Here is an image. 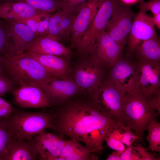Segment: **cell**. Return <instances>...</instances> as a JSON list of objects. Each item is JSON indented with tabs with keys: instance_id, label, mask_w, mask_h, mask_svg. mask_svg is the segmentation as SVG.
Returning a JSON list of instances; mask_svg holds the SVG:
<instances>
[{
	"instance_id": "cell-39",
	"label": "cell",
	"mask_w": 160,
	"mask_h": 160,
	"mask_svg": "<svg viewBox=\"0 0 160 160\" xmlns=\"http://www.w3.org/2000/svg\"><path fill=\"white\" fill-rule=\"evenodd\" d=\"M0 76H5L3 68L0 64Z\"/></svg>"
},
{
	"instance_id": "cell-26",
	"label": "cell",
	"mask_w": 160,
	"mask_h": 160,
	"mask_svg": "<svg viewBox=\"0 0 160 160\" xmlns=\"http://www.w3.org/2000/svg\"><path fill=\"white\" fill-rule=\"evenodd\" d=\"M22 1L41 12L52 13L61 9L62 0H1L0 3Z\"/></svg>"
},
{
	"instance_id": "cell-7",
	"label": "cell",
	"mask_w": 160,
	"mask_h": 160,
	"mask_svg": "<svg viewBox=\"0 0 160 160\" xmlns=\"http://www.w3.org/2000/svg\"><path fill=\"white\" fill-rule=\"evenodd\" d=\"M123 96L108 77L89 97L102 113L118 120L122 108Z\"/></svg>"
},
{
	"instance_id": "cell-21",
	"label": "cell",
	"mask_w": 160,
	"mask_h": 160,
	"mask_svg": "<svg viewBox=\"0 0 160 160\" xmlns=\"http://www.w3.org/2000/svg\"><path fill=\"white\" fill-rule=\"evenodd\" d=\"M38 154L34 137L30 141L11 138L0 160H36Z\"/></svg>"
},
{
	"instance_id": "cell-24",
	"label": "cell",
	"mask_w": 160,
	"mask_h": 160,
	"mask_svg": "<svg viewBox=\"0 0 160 160\" xmlns=\"http://www.w3.org/2000/svg\"><path fill=\"white\" fill-rule=\"evenodd\" d=\"M92 153L79 141L71 139L65 140L59 160H90V156Z\"/></svg>"
},
{
	"instance_id": "cell-9",
	"label": "cell",
	"mask_w": 160,
	"mask_h": 160,
	"mask_svg": "<svg viewBox=\"0 0 160 160\" xmlns=\"http://www.w3.org/2000/svg\"><path fill=\"white\" fill-rule=\"evenodd\" d=\"M128 37L127 55L131 57L143 41L159 39L152 17L140 10L135 15Z\"/></svg>"
},
{
	"instance_id": "cell-18",
	"label": "cell",
	"mask_w": 160,
	"mask_h": 160,
	"mask_svg": "<svg viewBox=\"0 0 160 160\" xmlns=\"http://www.w3.org/2000/svg\"><path fill=\"white\" fill-rule=\"evenodd\" d=\"M34 137L36 149L41 160H59L65 140L45 131Z\"/></svg>"
},
{
	"instance_id": "cell-29",
	"label": "cell",
	"mask_w": 160,
	"mask_h": 160,
	"mask_svg": "<svg viewBox=\"0 0 160 160\" xmlns=\"http://www.w3.org/2000/svg\"><path fill=\"white\" fill-rule=\"evenodd\" d=\"M11 139L7 127L2 119H0V159Z\"/></svg>"
},
{
	"instance_id": "cell-10",
	"label": "cell",
	"mask_w": 160,
	"mask_h": 160,
	"mask_svg": "<svg viewBox=\"0 0 160 160\" xmlns=\"http://www.w3.org/2000/svg\"><path fill=\"white\" fill-rule=\"evenodd\" d=\"M1 21L8 42L7 55L22 54L37 37L29 28L23 23L4 19Z\"/></svg>"
},
{
	"instance_id": "cell-33",
	"label": "cell",
	"mask_w": 160,
	"mask_h": 160,
	"mask_svg": "<svg viewBox=\"0 0 160 160\" xmlns=\"http://www.w3.org/2000/svg\"><path fill=\"white\" fill-rule=\"evenodd\" d=\"M8 42L6 33L0 20V55L4 56L7 54Z\"/></svg>"
},
{
	"instance_id": "cell-11",
	"label": "cell",
	"mask_w": 160,
	"mask_h": 160,
	"mask_svg": "<svg viewBox=\"0 0 160 160\" xmlns=\"http://www.w3.org/2000/svg\"><path fill=\"white\" fill-rule=\"evenodd\" d=\"M135 15L128 5L121 3L113 12L105 31L117 44L124 46L127 43Z\"/></svg>"
},
{
	"instance_id": "cell-14",
	"label": "cell",
	"mask_w": 160,
	"mask_h": 160,
	"mask_svg": "<svg viewBox=\"0 0 160 160\" xmlns=\"http://www.w3.org/2000/svg\"><path fill=\"white\" fill-rule=\"evenodd\" d=\"M138 60L140 89L149 95L160 94V62Z\"/></svg>"
},
{
	"instance_id": "cell-28",
	"label": "cell",
	"mask_w": 160,
	"mask_h": 160,
	"mask_svg": "<svg viewBox=\"0 0 160 160\" xmlns=\"http://www.w3.org/2000/svg\"><path fill=\"white\" fill-rule=\"evenodd\" d=\"M157 116L150 120L147 129L148 133L146 139L149 143L148 148L152 151L160 152V124L156 120Z\"/></svg>"
},
{
	"instance_id": "cell-16",
	"label": "cell",
	"mask_w": 160,
	"mask_h": 160,
	"mask_svg": "<svg viewBox=\"0 0 160 160\" xmlns=\"http://www.w3.org/2000/svg\"><path fill=\"white\" fill-rule=\"evenodd\" d=\"M11 92L14 103L20 108H42L51 107L41 88L24 85Z\"/></svg>"
},
{
	"instance_id": "cell-25",
	"label": "cell",
	"mask_w": 160,
	"mask_h": 160,
	"mask_svg": "<svg viewBox=\"0 0 160 160\" xmlns=\"http://www.w3.org/2000/svg\"><path fill=\"white\" fill-rule=\"evenodd\" d=\"M138 59L160 62V41L159 39L144 41L136 51Z\"/></svg>"
},
{
	"instance_id": "cell-41",
	"label": "cell",
	"mask_w": 160,
	"mask_h": 160,
	"mask_svg": "<svg viewBox=\"0 0 160 160\" xmlns=\"http://www.w3.org/2000/svg\"><path fill=\"white\" fill-rule=\"evenodd\" d=\"M1 0H0V1H1Z\"/></svg>"
},
{
	"instance_id": "cell-17",
	"label": "cell",
	"mask_w": 160,
	"mask_h": 160,
	"mask_svg": "<svg viewBox=\"0 0 160 160\" xmlns=\"http://www.w3.org/2000/svg\"><path fill=\"white\" fill-rule=\"evenodd\" d=\"M138 140L141 139L129 128L117 120L111 124L104 138L107 146L121 154Z\"/></svg>"
},
{
	"instance_id": "cell-31",
	"label": "cell",
	"mask_w": 160,
	"mask_h": 160,
	"mask_svg": "<svg viewBox=\"0 0 160 160\" xmlns=\"http://www.w3.org/2000/svg\"><path fill=\"white\" fill-rule=\"evenodd\" d=\"M88 0H62L61 9L68 12L77 13L80 6Z\"/></svg>"
},
{
	"instance_id": "cell-35",
	"label": "cell",
	"mask_w": 160,
	"mask_h": 160,
	"mask_svg": "<svg viewBox=\"0 0 160 160\" xmlns=\"http://www.w3.org/2000/svg\"><path fill=\"white\" fill-rule=\"evenodd\" d=\"M51 15L44 18L38 22L37 36L48 34L49 21Z\"/></svg>"
},
{
	"instance_id": "cell-8",
	"label": "cell",
	"mask_w": 160,
	"mask_h": 160,
	"mask_svg": "<svg viewBox=\"0 0 160 160\" xmlns=\"http://www.w3.org/2000/svg\"><path fill=\"white\" fill-rule=\"evenodd\" d=\"M108 77L123 95L140 89L137 62H132L121 58L110 68Z\"/></svg>"
},
{
	"instance_id": "cell-13",
	"label": "cell",
	"mask_w": 160,
	"mask_h": 160,
	"mask_svg": "<svg viewBox=\"0 0 160 160\" xmlns=\"http://www.w3.org/2000/svg\"><path fill=\"white\" fill-rule=\"evenodd\" d=\"M104 0H88L80 6L70 38L71 47L77 49L81 39Z\"/></svg>"
},
{
	"instance_id": "cell-38",
	"label": "cell",
	"mask_w": 160,
	"mask_h": 160,
	"mask_svg": "<svg viewBox=\"0 0 160 160\" xmlns=\"http://www.w3.org/2000/svg\"><path fill=\"white\" fill-rule=\"evenodd\" d=\"M120 2L124 4L128 5L135 4L140 0H119Z\"/></svg>"
},
{
	"instance_id": "cell-36",
	"label": "cell",
	"mask_w": 160,
	"mask_h": 160,
	"mask_svg": "<svg viewBox=\"0 0 160 160\" xmlns=\"http://www.w3.org/2000/svg\"><path fill=\"white\" fill-rule=\"evenodd\" d=\"M121 153L118 151H115L108 155L106 160H121Z\"/></svg>"
},
{
	"instance_id": "cell-22",
	"label": "cell",
	"mask_w": 160,
	"mask_h": 160,
	"mask_svg": "<svg viewBox=\"0 0 160 160\" xmlns=\"http://www.w3.org/2000/svg\"><path fill=\"white\" fill-rule=\"evenodd\" d=\"M22 54L37 60L55 77L61 79L69 77L71 71L69 65L70 59L53 55Z\"/></svg>"
},
{
	"instance_id": "cell-20",
	"label": "cell",
	"mask_w": 160,
	"mask_h": 160,
	"mask_svg": "<svg viewBox=\"0 0 160 160\" xmlns=\"http://www.w3.org/2000/svg\"><path fill=\"white\" fill-rule=\"evenodd\" d=\"M77 13L60 9L50 17L48 34L61 42L70 40L73 24Z\"/></svg>"
},
{
	"instance_id": "cell-27",
	"label": "cell",
	"mask_w": 160,
	"mask_h": 160,
	"mask_svg": "<svg viewBox=\"0 0 160 160\" xmlns=\"http://www.w3.org/2000/svg\"><path fill=\"white\" fill-rule=\"evenodd\" d=\"M120 157L121 160H160L140 144L127 147L121 154Z\"/></svg>"
},
{
	"instance_id": "cell-4",
	"label": "cell",
	"mask_w": 160,
	"mask_h": 160,
	"mask_svg": "<svg viewBox=\"0 0 160 160\" xmlns=\"http://www.w3.org/2000/svg\"><path fill=\"white\" fill-rule=\"evenodd\" d=\"M11 138L28 140L47 128L53 129V111L31 112L13 108L12 113L2 119Z\"/></svg>"
},
{
	"instance_id": "cell-15",
	"label": "cell",
	"mask_w": 160,
	"mask_h": 160,
	"mask_svg": "<svg viewBox=\"0 0 160 160\" xmlns=\"http://www.w3.org/2000/svg\"><path fill=\"white\" fill-rule=\"evenodd\" d=\"M124 47L103 31L96 38L94 53L106 69L110 68L122 58Z\"/></svg>"
},
{
	"instance_id": "cell-3",
	"label": "cell",
	"mask_w": 160,
	"mask_h": 160,
	"mask_svg": "<svg viewBox=\"0 0 160 160\" xmlns=\"http://www.w3.org/2000/svg\"><path fill=\"white\" fill-rule=\"evenodd\" d=\"M0 63L4 75L14 84L41 88L55 79L35 59L23 54L2 56Z\"/></svg>"
},
{
	"instance_id": "cell-1",
	"label": "cell",
	"mask_w": 160,
	"mask_h": 160,
	"mask_svg": "<svg viewBox=\"0 0 160 160\" xmlns=\"http://www.w3.org/2000/svg\"><path fill=\"white\" fill-rule=\"evenodd\" d=\"M53 129L62 138L82 142L93 153L101 154L105 135L116 120L89 100L70 99L54 108Z\"/></svg>"
},
{
	"instance_id": "cell-37",
	"label": "cell",
	"mask_w": 160,
	"mask_h": 160,
	"mask_svg": "<svg viewBox=\"0 0 160 160\" xmlns=\"http://www.w3.org/2000/svg\"><path fill=\"white\" fill-rule=\"evenodd\" d=\"M153 20L155 25L159 29H160V13L154 15L152 17Z\"/></svg>"
},
{
	"instance_id": "cell-2",
	"label": "cell",
	"mask_w": 160,
	"mask_h": 160,
	"mask_svg": "<svg viewBox=\"0 0 160 160\" xmlns=\"http://www.w3.org/2000/svg\"><path fill=\"white\" fill-rule=\"evenodd\" d=\"M160 113V94L149 95L140 89L125 94L118 121L142 140L151 119Z\"/></svg>"
},
{
	"instance_id": "cell-34",
	"label": "cell",
	"mask_w": 160,
	"mask_h": 160,
	"mask_svg": "<svg viewBox=\"0 0 160 160\" xmlns=\"http://www.w3.org/2000/svg\"><path fill=\"white\" fill-rule=\"evenodd\" d=\"M14 107L0 96V119L9 116L12 112Z\"/></svg>"
},
{
	"instance_id": "cell-5",
	"label": "cell",
	"mask_w": 160,
	"mask_h": 160,
	"mask_svg": "<svg viewBox=\"0 0 160 160\" xmlns=\"http://www.w3.org/2000/svg\"><path fill=\"white\" fill-rule=\"evenodd\" d=\"M80 55L71 78L79 86L81 93L90 96L106 78L107 69L94 53Z\"/></svg>"
},
{
	"instance_id": "cell-12",
	"label": "cell",
	"mask_w": 160,
	"mask_h": 160,
	"mask_svg": "<svg viewBox=\"0 0 160 160\" xmlns=\"http://www.w3.org/2000/svg\"><path fill=\"white\" fill-rule=\"evenodd\" d=\"M51 107H59L69 99L81 93L77 84L71 78H55L41 88Z\"/></svg>"
},
{
	"instance_id": "cell-6",
	"label": "cell",
	"mask_w": 160,
	"mask_h": 160,
	"mask_svg": "<svg viewBox=\"0 0 160 160\" xmlns=\"http://www.w3.org/2000/svg\"><path fill=\"white\" fill-rule=\"evenodd\" d=\"M121 4L119 0H104L83 36L76 52L80 55L94 53L96 38L105 31L115 10Z\"/></svg>"
},
{
	"instance_id": "cell-40",
	"label": "cell",
	"mask_w": 160,
	"mask_h": 160,
	"mask_svg": "<svg viewBox=\"0 0 160 160\" xmlns=\"http://www.w3.org/2000/svg\"><path fill=\"white\" fill-rule=\"evenodd\" d=\"M3 57L0 55V63L1 62L2 59Z\"/></svg>"
},
{
	"instance_id": "cell-30",
	"label": "cell",
	"mask_w": 160,
	"mask_h": 160,
	"mask_svg": "<svg viewBox=\"0 0 160 160\" xmlns=\"http://www.w3.org/2000/svg\"><path fill=\"white\" fill-rule=\"evenodd\" d=\"M140 10L146 12L150 11L154 15L160 13V0H151L147 2L140 0Z\"/></svg>"
},
{
	"instance_id": "cell-23",
	"label": "cell",
	"mask_w": 160,
	"mask_h": 160,
	"mask_svg": "<svg viewBox=\"0 0 160 160\" xmlns=\"http://www.w3.org/2000/svg\"><path fill=\"white\" fill-rule=\"evenodd\" d=\"M44 13L22 1L0 3V18L9 21L19 22Z\"/></svg>"
},
{
	"instance_id": "cell-32",
	"label": "cell",
	"mask_w": 160,
	"mask_h": 160,
	"mask_svg": "<svg viewBox=\"0 0 160 160\" xmlns=\"http://www.w3.org/2000/svg\"><path fill=\"white\" fill-rule=\"evenodd\" d=\"M14 83L5 76H0V96L14 89Z\"/></svg>"
},
{
	"instance_id": "cell-19",
	"label": "cell",
	"mask_w": 160,
	"mask_h": 160,
	"mask_svg": "<svg viewBox=\"0 0 160 160\" xmlns=\"http://www.w3.org/2000/svg\"><path fill=\"white\" fill-rule=\"evenodd\" d=\"M23 53L55 55L70 59L73 54L70 48L49 34L37 37Z\"/></svg>"
}]
</instances>
